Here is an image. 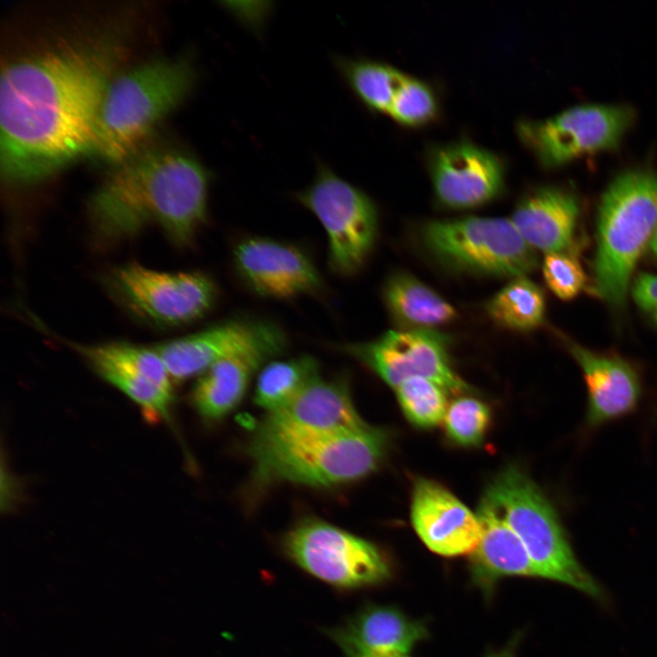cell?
<instances>
[{
  "instance_id": "f546056e",
  "label": "cell",
  "mask_w": 657,
  "mask_h": 657,
  "mask_svg": "<svg viewBox=\"0 0 657 657\" xmlns=\"http://www.w3.org/2000/svg\"><path fill=\"white\" fill-rule=\"evenodd\" d=\"M436 110L431 89L422 81L404 75L388 114L401 124L417 126L430 121Z\"/></svg>"
},
{
  "instance_id": "7c38bea8",
  "label": "cell",
  "mask_w": 657,
  "mask_h": 657,
  "mask_svg": "<svg viewBox=\"0 0 657 657\" xmlns=\"http://www.w3.org/2000/svg\"><path fill=\"white\" fill-rule=\"evenodd\" d=\"M340 349L394 389L416 377L433 381L446 391L469 389L451 367L446 337L434 329L389 330L370 341L344 344Z\"/></svg>"
},
{
  "instance_id": "30bf717a",
  "label": "cell",
  "mask_w": 657,
  "mask_h": 657,
  "mask_svg": "<svg viewBox=\"0 0 657 657\" xmlns=\"http://www.w3.org/2000/svg\"><path fill=\"white\" fill-rule=\"evenodd\" d=\"M110 295L137 317L159 326H181L205 316L215 305L219 290L203 272L167 273L136 263L109 272Z\"/></svg>"
},
{
  "instance_id": "277c9868",
  "label": "cell",
  "mask_w": 657,
  "mask_h": 657,
  "mask_svg": "<svg viewBox=\"0 0 657 657\" xmlns=\"http://www.w3.org/2000/svg\"><path fill=\"white\" fill-rule=\"evenodd\" d=\"M657 227V172L628 171L609 184L599 205L593 294L623 307L635 266Z\"/></svg>"
},
{
  "instance_id": "484cf974",
  "label": "cell",
  "mask_w": 657,
  "mask_h": 657,
  "mask_svg": "<svg viewBox=\"0 0 657 657\" xmlns=\"http://www.w3.org/2000/svg\"><path fill=\"white\" fill-rule=\"evenodd\" d=\"M318 378V362L307 354L268 362L258 375L254 402L267 412L276 410Z\"/></svg>"
},
{
  "instance_id": "6da1fadb",
  "label": "cell",
  "mask_w": 657,
  "mask_h": 657,
  "mask_svg": "<svg viewBox=\"0 0 657 657\" xmlns=\"http://www.w3.org/2000/svg\"><path fill=\"white\" fill-rule=\"evenodd\" d=\"M123 54L121 40L110 34L3 69L0 162L7 182L44 180L91 154L99 107Z\"/></svg>"
},
{
  "instance_id": "836d02e7",
  "label": "cell",
  "mask_w": 657,
  "mask_h": 657,
  "mask_svg": "<svg viewBox=\"0 0 657 657\" xmlns=\"http://www.w3.org/2000/svg\"><path fill=\"white\" fill-rule=\"evenodd\" d=\"M648 249L651 252L652 256L657 259V227L649 243Z\"/></svg>"
},
{
  "instance_id": "1f68e13d",
  "label": "cell",
  "mask_w": 657,
  "mask_h": 657,
  "mask_svg": "<svg viewBox=\"0 0 657 657\" xmlns=\"http://www.w3.org/2000/svg\"><path fill=\"white\" fill-rule=\"evenodd\" d=\"M631 296L637 306L652 313L657 309V275L640 273L631 286Z\"/></svg>"
},
{
  "instance_id": "e0dca14e",
  "label": "cell",
  "mask_w": 657,
  "mask_h": 657,
  "mask_svg": "<svg viewBox=\"0 0 657 657\" xmlns=\"http://www.w3.org/2000/svg\"><path fill=\"white\" fill-rule=\"evenodd\" d=\"M275 322L233 318L155 346L174 381L201 375L216 362L284 333Z\"/></svg>"
},
{
  "instance_id": "f1b7e54d",
  "label": "cell",
  "mask_w": 657,
  "mask_h": 657,
  "mask_svg": "<svg viewBox=\"0 0 657 657\" xmlns=\"http://www.w3.org/2000/svg\"><path fill=\"white\" fill-rule=\"evenodd\" d=\"M490 418V410L483 402L461 397L448 406L443 422L452 441L460 445L474 446L484 439Z\"/></svg>"
},
{
  "instance_id": "ffe728a7",
  "label": "cell",
  "mask_w": 657,
  "mask_h": 657,
  "mask_svg": "<svg viewBox=\"0 0 657 657\" xmlns=\"http://www.w3.org/2000/svg\"><path fill=\"white\" fill-rule=\"evenodd\" d=\"M564 343L583 373L588 393L587 425L598 427L635 410L641 384L631 362L614 353L590 350L568 339Z\"/></svg>"
},
{
  "instance_id": "4316f807",
  "label": "cell",
  "mask_w": 657,
  "mask_h": 657,
  "mask_svg": "<svg viewBox=\"0 0 657 657\" xmlns=\"http://www.w3.org/2000/svg\"><path fill=\"white\" fill-rule=\"evenodd\" d=\"M489 317L498 325L517 331L538 328L545 318L546 301L541 288L527 276L511 280L486 303Z\"/></svg>"
},
{
  "instance_id": "3957f363",
  "label": "cell",
  "mask_w": 657,
  "mask_h": 657,
  "mask_svg": "<svg viewBox=\"0 0 657 657\" xmlns=\"http://www.w3.org/2000/svg\"><path fill=\"white\" fill-rule=\"evenodd\" d=\"M196 78L188 57L158 58L117 74L98 114L91 155L117 165L139 151L156 125L190 94Z\"/></svg>"
},
{
  "instance_id": "2e32d148",
  "label": "cell",
  "mask_w": 657,
  "mask_h": 657,
  "mask_svg": "<svg viewBox=\"0 0 657 657\" xmlns=\"http://www.w3.org/2000/svg\"><path fill=\"white\" fill-rule=\"evenodd\" d=\"M367 425L358 414L342 380L318 378L281 407L267 412L256 434L293 437L329 434Z\"/></svg>"
},
{
  "instance_id": "9c48e42d",
  "label": "cell",
  "mask_w": 657,
  "mask_h": 657,
  "mask_svg": "<svg viewBox=\"0 0 657 657\" xmlns=\"http://www.w3.org/2000/svg\"><path fill=\"white\" fill-rule=\"evenodd\" d=\"M286 556L313 578L341 590L380 585L391 566L370 541L319 519H305L282 539Z\"/></svg>"
},
{
  "instance_id": "8992f818",
  "label": "cell",
  "mask_w": 657,
  "mask_h": 657,
  "mask_svg": "<svg viewBox=\"0 0 657 657\" xmlns=\"http://www.w3.org/2000/svg\"><path fill=\"white\" fill-rule=\"evenodd\" d=\"M524 544L539 578L568 585L595 599L602 589L576 558L559 519L537 485L520 469H504L483 497Z\"/></svg>"
},
{
  "instance_id": "4dcf8cb0",
  "label": "cell",
  "mask_w": 657,
  "mask_h": 657,
  "mask_svg": "<svg viewBox=\"0 0 657 657\" xmlns=\"http://www.w3.org/2000/svg\"><path fill=\"white\" fill-rule=\"evenodd\" d=\"M542 273L548 287L563 300L574 298L587 286V277L576 253L546 254Z\"/></svg>"
},
{
  "instance_id": "7a4b0ae2",
  "label": "cell",
  "mask_w": 657,
  "mask_h": 657,
  "mask_svg": "<svg viewBox=\"0 0 657 657\" xmlns=\"http://www.w3.org/2000/svg\"><path fill=\"white\" fill-rule=\"evenodd\" d=\"M115 166L89 203L97 239L115 243L152 224L176 245H191L207 215L208 169L180 149L138 151Z\"/></svg>"
},
{
  "instance_id": "d6a6232c",
  "label": "cell",
  "mask_w": 657,
  "mask_h": 657,
  "mask_svg": "<svg viewBox=\"0 0 657 657\" xmlns=\"http://www.w3.org/2000/svg\"><path fill=\"white\" fill-rule=\"evenodd\" d=\"M517 637L516 636L505 648L498 651H491L485 657H516V646Z\"/></svg>"
},
{
  "instance_id": "83f0119b",
  "label": "cell",
  "mask_w": 657,
  "mask_h": 657,
  "mask_svg": "<svg viewBox=\"0 0 657 657\" xmlns=\"http://www.w3.org/2000/svg\"><path fill=\"white\" fill-rule=\"evenodd\" d=\"M401 408L407 419L421 428L440 423L445 415L447 400L445 390L425 378H412L396 389Z\"/></svg>"
},
{
  "instance_id": "7402d4cb",
  "label": "cell",
  "mask_w": 657,
  "mask_h": 657,
  "mask_svg": "<svg viewBox=\"0 0 657 657\" xmlns=\"http://www.w3.org/2000/svg\"><path fill=\"white\" fill-rule=\"evenodd\" d=\"M288 344L284 332L244 351L224 359L200 375L192 402L205 419H219L231 412L245 393L256 372L272 358L284 353Z\"/></svg>"
},
{
  "instance_id": "5bb4252c",
  "label": "cell",
  "mask_w": 657,
  "mask_h": 657,
  "mask_svg": "<svg viewBox=\"0 0 657 657\" xmlns=\"http://www.w3.org/2000/svg\"><path fill=\"white\" fill-rule=\"evenodd\" d=\"M232 256L237 276L259 297L288 299L321 290V276L315 264L293 245L248 236L236 243Z\"/></svg>"
},
{
  "instance_id": "ac0fdd59",
  "label": "cell",
  "mask_w": 657,
  "mask_h": 657,
  "mask_svg": "<svg viewBox=\"0 0 657 657\" xmlns=\"http://www.w3.org/2000/svg\"><path fill=\"white\" fill-rule=\"evenodd\" d=\"M411 520L425 546L444 557L470 555L482 535L477 515L441 485L425 478L414 484Z\"/></svg>"
},
{
  "instance_id": "9a60e30c",
  "label": "cell",
  "mask_w": 657,
  "mask_h": 657,
  "mask_svg": "<svg viewBox=\"0 0 657 657\" xmlns=\"http://www.w3.org/2000/svg\"><path fill=\"white\" fill-rule=\"evenodd\" d=\"M429 171L438 203L451 209L481 206L504 188L502 161L490 151L465 141L434 148L429 157Z\"/></svg>"
},
{
  "instance_id": "d6986e66",
  "label": "cell",
  "mask_w": 657,
  "mask_h": 657,
  "mask_svg": "<svg viewBox=\"0 0 657 657\" xmlns=\"http://www.w3.org/2000/svg\"><path fill=\"white\" fill-rule=\"evenodd\" d=\"M325 633L345 657H402L428 637L424 624L394 606L367 604Z\"/></svg>"
},
{
  "instance_id": "d590c367",
  "label": "cell",
  "mask_w": 657,
  "mask_h": 657,
  "mask_svg": "<svg viewBox=\"0 0 657 657\" xmlns=\"http://www.w3.org/2000/svg\"><path fill=\"white\" fill-rule=\"evenodd\" d=\"M402 657H410V656H409V655H406V656H402Z\"/></svg>"
},
{
  "instance_id": "d4e9b609",
  "label": "cell",
  "mask_w": 657,
  "mask_h": 657,
  "mask_svg": "<svg viewBox=\"0 0 657 657\" xmlns=\"http://www.w3.org/2000/svg\"><path fill=\"white\" fill-rule=\"evenodd\" d=\"M338 72L357 98L370 110L388 113L404 74L385 63L367 58L337 57Z\"/></svg>"
},
{
  "instance_id": "e575fe53",
  "label": "cell",
  "mask_w": 657,
  "mask_h": 657,
  "mask_svg": "<svg viewBox=\"0 0 657 657\" xmlns=\"http://www.w3.org/2000/svg\"><path fill=\"white\" fill-rule=\"evenodd\" d=\"M652 319L657 327V309L652 312Z\"/></svg>"
},
{
  "instance_id": "8d00e7d4",
  "label": "cell",
  "mask_w": 657,
  "mask_h": 657,
  "mask_svg": "<svg viewBox=\"0 0 657 657\" xmlns=\"http://www.w3.org/2000/svg\"><path fill=\"white\" fill-rule=\"evenodd\" d=\"M656 414H657V407H656Z\"/></svg>"
},
{
  "instance_id": "52a82bcc",
  "label": "cell",
  "mask_w": 657,
  "mask_h": 657,
  "mask_svg": "<svg viewBox=\"0 0 657 657\" xmlns=\"http://www.w3.org/2000/svg\"><path fill=\"white\" fill-rule=\"evenodd\" d=\"M421 235L432 256L459 271L514 278L526 276L537 264L536 251L506 218L431 221Z\"/></svg>"
},
{
  "instance_id": "8fae6325",
  "label": "cell",
  "mask_w": 657,
  "mask_h": 657,
  "mask_svg": "<svg viewBox=\"0 0 657 657\" xmlns=\"http://www.w3.org/2000/svg\"><path fill=\"white\" fill-rule=\"evenodd\" d=\"M622 104H582L541 120L519 121L517 133L543 167L617 147L634 121Z\"/></svg>"
},
{
  "instance_id": "cb8c5ba5",
  "label": "cell",
  "mask_w": 657,
  "mask_h": 657,
  "mask_svg": "<svg viewBox=\"0 0 657 657\" xmlns=\"http://www.w3.org/2000/svg\"><path fill=\"white\" fill-rule=\"evenodd\" d=\"M383 299L393 318L408 329H433L454 320V308L439 294L406 273L390 276Z\"/></svg>"
},
{
  "instance_id": "44dd1931",
  "label": "cell",
  "mask_w": 657,
  "mask_h": 657,
  "mask_svg": "<svg viewBox=\"0 0 657 657\" xmlns=\"http://www.w3.org/2000/svg\"><path fill=\"white\" fill-rule=\"evenodd\" d=\"M579 218V205L573 193L557 186L545 185L522 196L510 220L534 250L546 254H577L575 235Z\"/></svg>"
},
{
  "instance_id": "603a6c76",
  "label": "cell",
  "mask_w": 657,
  "mask_h": 657,
  "mask_svg": "<svg viewBox=\"0 0 657 657\" xmlns=\"http://www.w3.org/2000/svg\"><path fill=\"white\" fill-rule=\"evenodd\" d=\"M476 515L482 535L469 555L474 584L489 595L503 578H539L524 544L497 510L483 498Z\"/></svg>"
},
{
  "instance_id": "5b68a950",
  "label": "cell",
  "mask_w": 657,
  "mask_h": 657,
  "mask_svg": "<svg viewBox=\"0 0 657 657\" xmlns=\"http://www.w3.org/2000/svg\"><path fill=\"white\" fill-rule=\"evenodd\" d=\"M387 446L386 433L369 424L352 431L293 437L255 435V474L262 482L330 486L373 472Z\"/></svg>"
},
{
  "instance_id": "4fadbf2b",
  "label": "cell",
  "mask_w": 657,
  "mask_h": 657,
  "mask_svg": "<svg viewBox=\"0 0 657 657\" xmlns=\"http://www.w3.org/2000/svg\"><path fill=\"white\" fill-rule=\"evenodd\" d=\"M105 381L135 402L153 420H170L172 378L154 349L127 342L70 343Z\"/></svg>"
},
{
  "instance_id": "ba28073f",
  "label": "cell",
  "mask_w": 657,
  "mask_h": 657,
  "mask_svg": "<svg viewBox=\"0 0 657 657\" xmlns=\"http://www.w3.org/2000/svg\"><path fill=\"white\" fill-rule=\"evenodd\" d=\"M296 199L322 224L331 270L345 276L357 273L377 237L378 212L370 196L319 163L313 181Z\"/></svg>"
}]
</instances>
